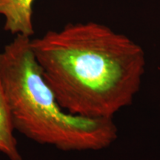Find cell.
<instances>
[{
    "label": "cell",
    "instance_id": "6da1fadb",
    "mask_svg": "<svg viewBox=\"0 0 160 160\" xmlns=\"http://www.w3.org/2000/svg\"><path fill=\"white\" fill-rule=\"evenodd\" d=\"M31 45L44 81L71 114L113 118L131 105L141 87L142 48L102 24H69Z\"/></svg>",
    "mask_w": 160,
    "mask_h": 160
},
{
    "label": "cell",
    "instance_id": "7a4b0ae2",
    "mask_svg": "<svg viewBox=\"0 0 160 160\" xmlns=\"http://www.w3.org/2000/svg\"><path fill=\"white\" fill-rule=\"evenodd\" d=\"M31 37L16 35L0 53V77L16 131L63 151H99L118 137L113 118H87L61 108L42 76Z\"/></svg>",
    "mask_w": 160,
    "mask_h": 160
},
{
    "label": "cell",
    "instance_id": "3957f363",
    "mask_svg": "<svg viewBox=\"0 0 160 160\" xmlns=\"http://www.w3.org/2000/svg\"><path fill=\"white\" fill-rule=\"evenodd\" d=\"M34 0H0V16L5 18L4 28L13 35L31 37L34 33L32 22Z\"/></svg>",
    "mask_w": 160,
    "mask_h": 160
},
{
    "label": "cell",
    "instance_id": "277c9868",
    "mask_svg": "<svg viewBox=\"0 0 160 160\" xmlns=\"http://www.w3.org/2000/svg\"><path fill=\"white\" fill-rule=\"evenodd\" d=\"M15 131L8 99L0 77V153L10 160H22L14 136Z\"/></svg>",
    "mask_w": 160,
    "mask_h": 160
}]
</instances>
